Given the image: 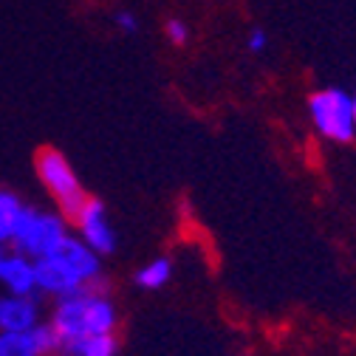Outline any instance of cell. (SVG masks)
I'll return each mask as SVG.
<instances>
[{"instance_id":"13","label":"cell","mask_w":356,"mask_h":356,"mask_svg":"<svg viewBox=\"0 0 356 356\" xmlns=\"http://www.w3.org/2000/svg\"><path fill=\"white\" fill-rule=\"evenodd\" d=\"M170 280V260H153L136 272V286L139 289H161Z\"/></svg>"},{"instance_id":"9","label":"cell","mask_w":356,"mask_h":356,"mask_svg":"<svg viewBox=\"0 0 356 356\" xmlns=\"http://www.w3.org/2000/svg\"><path fill=\"white\" fill-rule=\"evenodd\" d=\"M0 283L9 294H34L37 277H34V260L20 252H3L0 254Z\"/></svg>"},{"instance_id":"14","label":"cell","mask_w":356,"mask_h":356,"mask_svg":"<svg viewBox=\"0 0 356 356\" xmlns=\"http://www.w3.org/2000/svg\"><path fill=\"white\" fill-rule=\"evenodd\" d=\"M31 334H34V342H37L42 356H54L63 350V337L54 331L51 323H40L37 328H31Z\"/></svg>"},{"instance_id":"10","label":"cell","mask_w":356,"mask_h":356,"mask_svg":"<svg viewBox=\"0 0 356 356\" xmlns=\"http://www.w3.org/2000/svg\"><path fill=\"white\" fill-rule=\"evenodd\" d=\"M65 356H116L119 353V339L116 334H94L85 339H74L63 345Z\"/></svg>"},{"instance_id":"18","label":"cell","mask_w":356,"mask_h":356,"mask_svg":"<svg viewBox=\"0 0 356 356\" xmlns=\"http://www.w3.org/2000/svg\"><path fill=\"white\" fill-rule=\"evenodd\" d=\"M353 116H356V97H353Z\"/></svg>"},{"instance_id":"16","label":"cell","mask_w":356,"mask_h":356,"mask_svg":"<svg viewBox=\"0 0 356 356\" xmlns=\"http://www.w3.org/2000/svg\"><path fill=\"white\" fill-rule=\"evenodd\" d=\"M116 26H119L122 31H136V29H139L136 17H133L130 12H119V15H116Z\"/></svg>"},{"instance_id":"8","label":"cell","mask_w":356,"mask_h":356,"mask_svg":"<svg viewBox=\"0 0 356 356\" xmlns=\"http://www.w3.org/2000/svg\"><path fill=\"white\" fill-rule=\"evenodd\" d=\"M34 277H37V289H40L42 294H51V297H57V300H63V297L76 294V291L85 289V286L65 269V266H63L60 260H54V257H40V260H34Z\"/></svg>"},{"instance_id":"2","label":"cell","mask_w":356,"mask_h":356,"mask_svg":"<svg viewBox=\"0 0 356 356\" xmlns=\"http://www.w3.org/2000/svg\"><path fill=\"white\" fill-rule=\"evenodd\" d=\"M34 170L40 175L42 187H46L51 193V198L57 201L63 218L74 220L79 215V209L85 207L88 195H85V190L79 184V178H76L71 161L60 150H54V147H42L34 156Z\"/></svg>"},{"instance_id":"4","label":"cell","mask_w":356,"mask_h":356,"mask_svg":"<svg viewBox=\"0 0 356 356\" xmlns=\"http://www.w3.org/2000/svg\"><path fill=\"white\" fill-rule=\"evenodd\" d=\"M308 111L317 130L325 139L350 142L356 136V116H353V97H348L339 88L317 91L308 99Z\"/></svg>"},{"instance_id":"19","label":"cell","mask_w":356,"mask_h":356,"mask_svg":"<svg viewBox=\"0 0 356 356\" xmlns=\"http://www.w3.org/2000/svg\"><path fill=\"white\" fill-rule=\"evenodd\" d=\"M63 356H65V353H63Z\"/></svg>"},{"instance_id":"7","label":"cell","mask_w":356,"mask_h":356,"mask_svg":"<svg viewBox=\"0 0 356 356\" xmlns=\"http://www.w3.org/2000/svg\"><path fill=\"white\" fill-rule=\"evenodd\" d=\"M40 325V302L34 294L0 297V334H23Z\"/></svg>"},{"instance_id":"12","label":"cell","mask_w":356,"mask_h":356,"mask_svg":"<svg viewBox=\"0 0 356 356\" xmlns=\"http://www.w3.org/2000/svg\"><path fill=\"white\" fill-rule=\"evenodd\" d=\"M0 356H42L34 334L23 331V334H0Z\"/></svg>"},{"instance_id":"3","label":"cell","mask_w":356,"mask_h":356,"mask_svg":"<svg viewBox=\"0 0 356 356\" xmlns=\"http://www.w3.org/2000/svg\"><path fill=\"white\" fill-rule=\"evenodd\" d=\"M65 238H68V224L63 215L23 207L9 246L31 260H40V257H49Z\"/></svg>"},{"instance_id":"1","label":"cell","mask_w":356,"mask_h":356,"mask_svg":"<svg viewBox=\"0 0 356 356\" xmlns=\"http://www.w3.org/2000/svg\"><path fill=\"white\" fill-rule=\"evenodd\" d=\"M51 325L63 337V345L94 334H116V308L105 291L82 289L57 300Z\"/></svg>"},{"instance_id":"6","label":"cell","mask_w":356,"mask_h":356,"mask_svg":"<svg viewBox=\"0 0 356 356\" xmlns=\"http://www.w3.org/2000/svg\"><path fill=\"white\" fill-rule=\"evenodd\" d=\"M49 257H54V260H60L65 269L82 283V286H91V283H97V280H102V263H99V254L88 246L85 241H79V238H65Z\"/></svg>"},{"instance_id":"15","label":"cell","mask_w":356,"mask_h":356,"mask_svg":"<svg viewBox=\"0 0 356 356\" xmlns=\"http://www.w3.org/2000/svg\"><path fill=\"white\" fill-rule=\"evenodd\" d=\"M167 37H170L172 42H178V46H184L187 37H190V31H187V26L178 20V17H170V20H167Z\"/></svg>"},{"instance_id":"17","label":"cell","mask_w":356,"mask_h":356,"mask_svg":"<svg viewBox=\"0 0 356 356\" xmlns=\"http://www.w3.org/2000/svg\"><path fill=\"white\" fill-rule=\"evenodd\" d=\"M249 49H252V51H263V49H266V31H263V29H254V31H252Z\"/></svg>"},{"instance_id":"11","label":"cell","mask_w":356,"mask_h":356,"mask_svg":"<svg viewBox=\"0 0 356 356\" xmlns=\"http://www.w3.org/2000/svg\"><path fill=\"white\" fill-rule=\"evenodd\" d=\"M23 207L26 204L15 193L0 190V246L12 243V235H15V227H17V218H20Z\"/></svg>"},{"instance_id":"5","label":"cell","mask_w":356,"mask_h":356,"mask_svg":"<svg viewBox=\"0 0 356 356\" xmlns=\"http://www.w3.org/2000/svg\"><path fill=\"white\" fill-rule=\"evenodd\" d=\"M74 224H76L79 241H85L97 254H111L116 249V235H113V227L108 220L102 201L88 198L85 207L79 209V215L74 218Z\"/></svg>"}]
</instances>
